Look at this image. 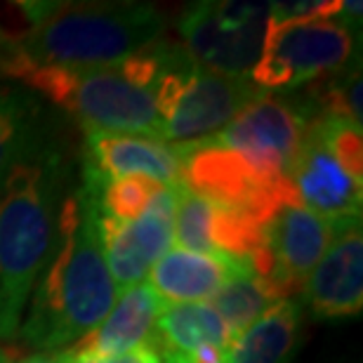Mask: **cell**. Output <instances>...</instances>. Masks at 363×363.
<instances>
[{"label": "cell", "instance_id": "6da1fadb", "mask_svg": "<svg viewBox=\"0 0 363 363\" xmlns=\"http://www.w3.org/2000/svg\"><path fill=\"white\" fill-rule=\"evenodd\" d=\"M118 300L99 236L94 194L83 184L64 201L60 241L31 293L19 340L35 354L67 352L104 321Z\"/></svg>", "mask_w": 363, "mask_h": 363}, {"label": "cell", "instance_id": "7a4b0ae2", "mask_svg": "<svg viewBox=\"0 0 363 363\" xmlns=\"http://www.w3.org/2000/svg\"><path fill=\"white\" fill-rule=\"evenodd\" d=\"M69 163L50 135L0 184V342L19 335L26 304L60 241Z\"/></svg>", "mask_w": 363, "mask_h": 363}, {"label": "cell", "instance_id": "3957f363", "mask_svg": "<svg viewBox=\"0 0 363 363\" xmlns=\"http://www.w3.org/2000/svg\"><path fill=\"white\" fill-rule=\"evenodd\" d=\"M28 26L14 55L35 67L101 69L144 52L165 35L151 3H19Z\"/></svg>", "mask_w": 363, "mask_h": 363}, {"label": "cell", "instance_id": "277c9868", "mask_svg": "<svg viewBox=\"0 0 363 363\" xmlns=\"http://www.w3.org/2000/svg\"><path fill=\"white\" fill-rule=\"evenodd\" d=\"M3 78L19 81L38 99L67 111L85 133H128L161 140L156 88L137 81L125 62L101 69H64L35 67L12 55Z\"/></svg>", "mask_w": 363, "mask_h": 363}, {"label": "cell", "instance_id": "5b68a950", "mask_svg": "<svg viewBox=\"0 0 363 363\" xmlns=\"http://www.w3.org/2000/svg\"><path fill=\"white\" fill-rule=\"evenodd\" d=\"M262 94L250 78L224 76L196 67L179 45L177 57L156 88L161 142L170 147H194L213 140Z\"/></svg>", "mask_w": 363, "mask_h": 363}, {"label": "cell", "instance_id": "8992f818", "mask_svg": "<svg viewBox=\"0 0 363 363\" xmlns=\"http://www.w3.org/2000/svg\"><path fill=\"white\" fill-rule=\"evenodd\" d=\"M352 55L354 26L340 17L267 24L262 55L248 78L262 92H295L340 74Z\"/></svg>", "mask_w": 363, "mask_h": 363}, {"label": "cell", "instance_id": "52a82bcc", "mask_svg": "<svg viewBox=\"0 0 363 363\" xmlns=\"http://www.w3.org/2000/svg\"><path fill=\"white\" fill-rule=\"evenodd\" d=\"M269 3L206 0L179 14L182 50L196 67L215 74L248 78L262 55Z\"/></svg>", "mask_w": 363, "mask_h": 363}, {"label": "cell", "instance_id": "ba28073f", "mask_svg": "<svg viewBox=\"0 0 363 363\" xmlns=\"http://www.w3.org/2000/svg\"><path fill=\"white\" fill-rule=\"evenodd\" d=\"M175 149L179 151L182 186L189 194L206 199L213 206L250 215L267 227L281 203L295 196L288 177L267 179L241 154L210 140Z\"/></svg>", "mask_w": 363, "mask_h": 363}, {"label": "cell", "instance_id": "9c48e42d", "mask_svg": "<svg viewBox=\"0 0 363 363\" xmlns=\"http://www.w3.org/2000/svg\"><path fill=\"white\" fill-rule=\"evenodd\" d=\"M311 113L302 99L264 92L210 142L241 154L259 175L281 179L307 135Z\"/></svg>", "mask_w": 363, "mask_h": 363}, {"label": "cell", "instance_id": "30bf717a", "mask_svg": "<svg viewBox=\"0 0 363 363\" xmlns=\"http://www.w3.org/2000/svg\"><path fill=\"white\" fill-rule=\"evenodd\" d=\"M182 186H161L149 208L133 222L99 215V236L111 281L118 293L144 283L151 267L175 241V213Z\"/></svg>", "mask_w": 363, "mask_h": 363}, {"label": "cell", "instance_id": "8fae6325", "mask_svg": "<svg viewBox=\"0 0 363 363\" xmlns=\"http://www.w3.org/2000/svg\"><path fill=\"white\" fill-rule=\"evenodd\" d=\"M286 177L297 201L323 220L333 224L361 220L363 179H357L337 161L311 121Z\"/></svg>", "mask_w": 363, "mask_h": 363}, {"label": "cell", "instance_id": "7c38bea8", "mask_svg": "<svg viewBox=\"0 0 363 363\" xmlns=\"http://www.w3.org/2000/svg\"><path fill=\"white\" fill-rule=\"evenodd\" d=\"M83 161V186L92 194L121 177H147L165 186H182L179 151L156 137L85 133Z\"/></svg>", "mask_w": 363, "mask_h": 363}, {"label": "cell", "instance_id": "4fadbf2b", "mask_svg": "<svg viewBox=\"0 0 363 363\" xmlns=\"http://www.w3.org/2000/svg\"><path fill=\"white\" fill-rule=\"evenodd\" d=\"M304 302L318 321H340L363 307V234L361 220L340 222L335 238L302 288Z\"/></svg>", "mask_w": 363, "mask_h": 363}, {"label": "cell", "instance_id": "5bb4252c", "mask_svg": "<svg viewBox=\"0 0 363 363\" xmlns=\"http://www.w3.org/2000/svg\"><path fill=\"white\" fill-rule=\"evenodd\" d=\"M337 224L304 208L297 196H290L276 210L267 231V248L272 255V279L288 297L302 293L309 274L333 243Z\"/></svg>", "mask_w": 363, "mask_h": 363}, {"label": "cell", "instance_id": "9a60e30c", "mask_svg": "<svg viewBox=\"0 0 363 363\" xmlns=\"http://www.w3.org/2000/svg\"><path fill=\"white\" fill-rule=\"evenodd\" d=\"M161 309L163 304L149 288V283H137V286L118 293V300L104 316V321L78 340L74 350L69 352L74 357L106 359L142 350L154 333V323Z\"/></svg>", "mask_w": 363, "mask_h": 363}, {"label": "cell", "instance_id": "2e32d148", "mask_svg": "<svg viewBox=\"0 0 363 363\" xmlns=\"http://www.w3.org/2000/svg\"><path fill=\"white\" fill-rule=\"evenodd\" d=\"M248 269L252 267H236L213 255L172 248L151 267L149 288L156 293L163 307L165 304L210 302L231 276Z\"/></svg>", "mask_w": 363, "mask_h": 363}, {"label": "cell", "instance_id": "e0dca14e", "mask_svg": "<svg viewBox=\"0 0 363 363\" xmlns=\"http://www.w3.org/2000/svg\"><path fill=\"white\" fill-rule=\"evenodd\" d=\"M206 345L229 350L231 333L210 302H189L161 309L144 350L156 354L158 361H170Z\"/></svg>", "mask_w": 363, "mask_h": 363}, {"label": "cell", "instance_id": "ac0fdd59", "mask_svg": "<svg viewBox=\"0 0 363 363\" xmlns=\"http://www.w3.org/2000/svg\"><path fill=\"white\" fill-rule=\"evenodd\" d=\"M52 135L43 101L24 85L0 81V184L12 165Z\"/></svg>", "mask_w": 363, "mask_h": 363}, {"label": "cell", "instance_id": "d6986e66", "mask_svg": "<svg viewBox=\"0 0 363 363\" xmlns=\"http://www.w3.org/2000/svg\"><path fill=\"white\" fill-rule=\"evenodd\" d=\"M300 333V307L281 300L231 340L224 363H288Z\"/></svg>", "mask_w": 363, "mask_h": 363}, {"label": "cell", "instance_id": "ffe728a7", "mask_svg": "<svg viewBox=\"0 0 363 363\" xmlns=\"http://www.w3.org/2000/svg\"><path fill=\"white\" fill-rule=\"evenodd\" d=\"M293 300L281 290L272 276H262L255 269L234 274L224 286L217 290L210 304L220 314L224 325L231 333V340L248 328L252 321H257L267 309H272L276 302Z\"/></svg>", "mask_w": 363, "mask_h": 363}, {"label": "cell", "instance_id": "44dd1931", "mask_svg": "<svg viewBox=\"0 0 363 363\" xmlns=\"http://www.w3.org/2000/svg\"><path fill=\"white\" fill-rule=\"evenodd\" d=\"M163 184L147 177H121L108 182L94 194L101 217L116 222H133L149 208L151 199ZM90 191V189H88Z\"/></svg>", "mask_w": 363, "mask_h": 363}, {"label": "cell", "instance_id": "7402d4cb", "mask_svg": "<svg viewBox=\"0 0 363 363\" xmlns=\"http://www.w3.org/2000/svg\"><path fill=\"white\" fill-rule=\"evenodd\" d=\"M342 0H300V3H269L267 24H293V21L337 17Z\"/></svg>", "mask_w": 363, "mask_h": 363}, {"label": "cell", "instance_id": "603a6c76", "mask_svg": "<svg viewBox=\"0 0 363 363\" xmlns=\"http://www.w3.org/2000/svg\"><path fill=\"white\" fill-rule=\"evenodd\" d=\"M147 350H135L128 354H118V357H106V359H94V357H74L71 354V363H147Z\"/></svg>", "mask_w": 363, "mask_h": 363}, {"label": "cell", "instance_id": "cb8c5ba5", "mask_svg": "<svg viewBox=\"0 0 363 363\" xmlns=\"http://www.w3.org/2000/svg\"><path fill=\"white\" fill-rule=\"evenodd\" d=\"M14 55V35H10L5 28H0V78H3V71L7 67V62L12 60Z\"/></svg>", "mask_w": 363, "mask_h": 363}, {"label": "cell", "instance_id": "d4e9b609", "mask_svg": "<svg viewBox=\"0 0 363 363\" xmlns=\"http://www.w3.org/2000/svg\"><path fill=\"white\" fill-rule=\"evenodd\" d=\"M71 352H55V354H31L28 359L24 361H17V363H71Z\"/></svg>", "mask_w": 363, "mask_h": 363}, {"label": "cell", "instance_id": "484cf974", "mask_svg": "<svg viewBox=\"0 0 363 363\" xmlns=\"http://www.w3.org/2000/svg\"><path fill=\"white\" fill-rule=\"evenodd\" d=\"M0 363H14L12 361V354L5 350V347H0Z\"/></svg>", "mask_w": 363, "mask_h": 363}, {"label": "cell", "instance_id": "4316f807", "mask_svg": "<svg viewBox=\"0 0 363 363\" xmlns=\"http://www.w3.org/2000/svg\"><path fill=\"white\" fill-rule=\"evenodd\" d=\"M147 352H149V350H147ZM147 363H161V361L156 359V354H151V352H149V354H147Z\"/></svg>", "mask_w": 363, "mask_h": 363}]
</instances>
